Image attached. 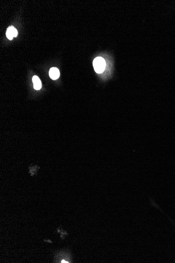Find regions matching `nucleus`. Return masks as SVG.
<instances>
[{
  "mask_svg": "<svg viewBox=\"0 0 175 263\" xmlns=\"http://www.w3.org/2000/svg\"><path fill=\"white\" fill-rule=\"evenodd\" d=\"M93 66L97 73H102L104 71L106 66L104 58L101 57L95 58L93 62Z\"/></svg>",
  "mask_w": 175,
  "mask_h": 263,
  "instance_id": "nucleus-1",
  "label": "nucleus"
},
{
  "mask_svg": "<svg viewBox=\"0 0 175 263\" xmlns=\"http://www.w3.org/2000/svg\"><path fill=\"white\" fill-rule=\"evenodd\" d=\"M17 34L18 32L16 29L13 26L9 27L6 31V36L10 40H12L14 37H16Z\"/></svg>",
  "mask_w": 175,
  "mask_h": 263,
  "instance_id": "nucleus-2",
  "label": "nucleus"
},
{
  "mask_svg": "<svg viewBox=\"0 0 175 263\" xmlns=\"http://www.w3.org/2000/svg\"><path fill=\"white\" fill-rule=\"evenodd\" d=\"M49 76L53 80H56L59 78L60 76V72L59 69L56 67H52L50 69Z\"/></svg>",
  "mask_w": 175,
  "mask_h": 263,
  "instance_id": "nucleus-3",
  "label": "nucleus"
},
{
  "mask_svg": "<svg viewBox=\"0 0 175 263\" xmlns=\"http://www.w3.org/2000/svg\"><path fill=\"white\" fill-rule=\"evenodd\" d=\"M33 83L34 84V88L35 90H40L42 88V83L40 79L37 76H34L33 77Z\"/></svg>",
  "mask_w": 175,
  "mask_h": 263,
  "instance_id": "nucleus-4",
  "label": "nucleus"
}]
</instances>
